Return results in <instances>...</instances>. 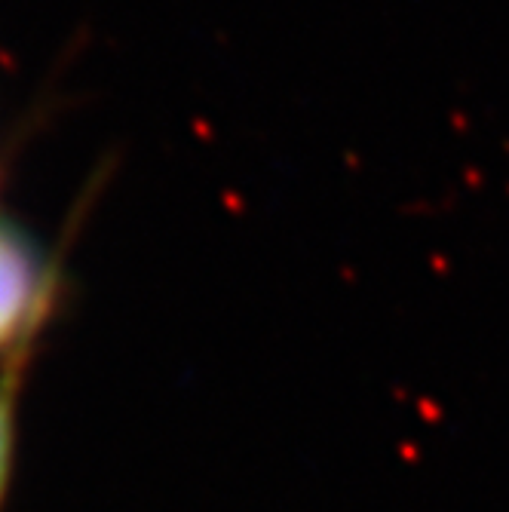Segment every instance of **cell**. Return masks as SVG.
<instances>
[{
	"mask_svg": "<svg viewBox=\"0 0 509 512\" xmlns=\"http://www.w3.org/2000/svg\"><path fill=\"white\" fill-rule=\"evenodd\" d=\"M43 270L31 249L0 227V344L16 338L40 313Z\"/></svg>",
	"mask_w": 509,
	"mask_h": 512,
	"instance_id": "1",
	"label": "cell"
},
{
	"mask_svg": "<svg viewBox=\"0 0 509 512\" xmlns=\"http://www.w3.org/2000/svg\"><path fill=\"white\" fill-rule=\"evenodd\" d=\"M10 454H13V408L7 396H0V494H4L7 485Z\"/></svg>",
	"mask_w": 509,
	"mask_h": 512,
	"instance_id": "2",
	"label": "cell"
}]
</instances>
